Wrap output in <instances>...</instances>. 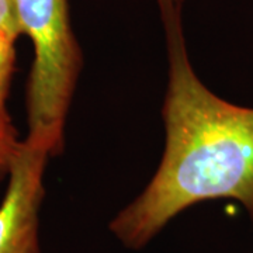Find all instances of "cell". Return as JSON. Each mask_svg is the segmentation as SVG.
I'll return each mask as SVG.
<instances>
[{"label": "cell", "mask_w": 253, "mask_h": 253, "mask_svg": "<svg viewBox=\"0 0 253 253\" xmlns=\"http://www.w3.org/2000/svg\"><path fill=\"white\" fill-rule=\"evenodd\" d=\"M16 40L17 38L10 33L0 30V117L10 116L6 104L16 65Z\"/></svg>", "instance_id": "obj_4"}, {"label": "cell", "mask_w": 253, "mask_h": 253, "mask_svg": "<svg viewBox=\"0 0 253 253\" xmlns=\"http://www.w3.org/2000/svg\"><path fill=\"white\" fill-rule=\"evenodd\" d=\"M159 3V9L162 10L173 9V7H179L181 6V0H158Z\"/></svg>", "instance_id": "obj_7"}, {"label": "cell", "mask_w": 253, "mask_h": 253, "mask_svg": "<svg viewBox=\"0 0 253 253\" xmlns=\"http://www.w3.org/2000/svg\"><path fill=\"white\" fill-rule=\"evenodd\" d=\"M17 129L11 121V117H0V181L9 176L10 168L14 162L21 146Z\"/></svg>", "instance_id": "obj_5"}, {"label": "cell", "mask_w": 253, "mask_h": 253, "mask_svg": "<svg viewBox=\"0 0 253 253\" xmlns=\"http://www.w3.org/2000/svg\"><path fill=\"white\" fill-rule=\"evenodd\" d=\"M0 30L7 31L16 38L21 36L14 9V0H0Z\"/></svg>", "instance_id": "obj_6"}, {"label": "cell", "mask_w": 253, "mask_h": 253, "mask_svg": "<svg viewBox=\"0 0 253 253\" xmlns=\"http://www.w3.org/2000/svg\"><path fill=\"white\" fill-rule=\"evenodd\" d=\"M168 44L165 151L154 177L110 221L128 249H142L184 210L235 200L253 217V109L221 99L190 63L181 10L162 14Z\"/></svg>", "instance_id": "obj_1"}, {"label": "cell", "mask_w": 253, "mask_h": 253, "mask_svg": "<svg viewBox=\"0 0 253 253\" xmlns=\"http://www.w3.org/2000/svg\"><path fill=\"white\" fill-rule=\"evenodd\" d=\"M51 151L26 136L9 172L0 203V253H42L40 212L45 197V168Z\"/></svg>", "instance_id": "obj_3"}, {"label": "cell", "mask_w": 253, "mask_h": 253, "mask_svg": "<svg viewBox=\"0 0 253 253\" xmlns=\"http://www.w3.org/2000/svg\"><path fill=\"white\" fill-rule=\"evenodd\" d=\"M21 36L31 40L34 59L27 86V136L61 154L82 51L73 34L68 0H14Z\"/></svg>", "instance_id": "obj_2"}]
</instances>
